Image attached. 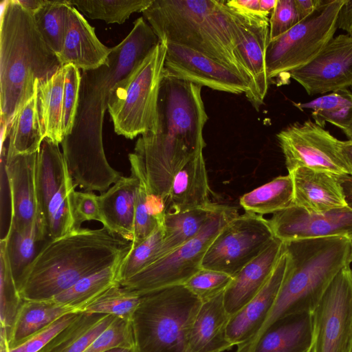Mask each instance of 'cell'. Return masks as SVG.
<instances>
[{"instance_id":"obj_23","label":"cell","mask_w":352,"mask_h":352,"mask_svg":"<svg viewBox=\"0 0 352 352\" xmlns=\"http://www.w3.org/2000/svg\"><path fill=\"white\" fill-rule=\"evenodd\" d=\"M223 293L201 302L190 329L186 352H223L234 346L227 329L230 319Z\"/></svg>"},{"instance_id":"obj_18","label":"cell","mask_w":352,"mask_h":352,"mask_svg":"<svg viewBox=\"0 0 352 352\" xmlns=\"http://www.w3.org/2000/svg\"><path fill=\"white\" fill-rule=\"evenodd\" d=\"M111 52V48L98 38L94 28L70 5L63 45L58 55L61 65L72 64L84 72L95 70L108 63Z\"/></svg>"},{"instance_id":"obj_53","label":"cell","mask_w":352,"mask_h":352,"mask_svg":"<svg viewBox=\"0 0 352 352\" xmlns=\"http://www.w3.org/2000/svg\"><path fill=\"white\" fill-rule=\"evenodd\" d=\"M18 3L32 14L43 8L47 0H17Z\"/></svg>"},{"instance_id":"obj_39","label":"cell","mask_w":352,"mask_h":352,"mask_svg":"<svg viewBox=\"0 0 352 352\" xmlns=\"http://www.w3.org/2000/svg\"><path fill=\"white\" fill-rule=\"evenodd\" d=\"M141 295L117 283L89 305L83 312L111 315L128 321L140 304Z\"/></svg>"},{"instance_id":"obj_4","label":"cell","mask_w":352,"mask_h":352,"mask_svg":"<svg viewBox=\"0 0 352 352\" xmlns=\"http://www.w3.org/2000/svg\"><path fill=\"white\" fill-rule=\"evenodd\" d=\"M61 67L34 15L17 0L4 1L0 28L1 130L10 126L18 109L32 96L36 81L51 78Z\"/></svg>"},{"instance_id":"obj_13","label":"cell","mask_w":352,"mask_h":352,"mask_svg":"<svg viewBox=\"0 0 352 352\" xmlns=\"http://www.w3.org/2000/svg\"><path fill=\"white\" fill-rule=\"evenodd\" d=\"M289 78L298 82L309 96L346 89L352 86V36L333 37L306 65L294 69Z\"/></svg>"},{"instance_id":"obj_31","label":"cell","mask_w":352,"mask_h":352,"mask_svg":"<svg viewBox=\"0 0 352 352\" xmlns=\"http://www.w3.org/2000/svg\"><path fill=\"white\" fill-rule=\"evenodd\" d=\"M219 206V204L212 203L186 211L166 212L164 236L160 258L196 236Z\"/></svg>"},{"instance_id":"obj_35","label":"cell","mask_w":352,"mask_h":352,"mask_svg":"<svg viewBox=\"0 0 352 352\" xmlns=\"http://www.w3.org/2000/svg\"><path fill=\"white\" fill-rule=\"evenodd\" d=\"M75 185L67 171L59 190L51 199L44 221L46 236L53 240L76 229L73 210Z\"/></svg>"},{"instance_id":"obj_32","label":"cell","mask_w":352,"mask_h":352,"mask_svg":"<svg viewBox=\"0 0 352 352\" xmlns=\"http://www.w3.org/2000/svg\"><path fill=\"white\" fill-rule=\"evenodd\" d=\"M294 203L293 182L289 174L278 176L240 197L245 212L259 215L274 214Z\"/></svg>"},{"instance_id":"obj_30","label":"cell","mask_w":352,"mask_h":352,"mask_svg":"<svg viewBox=\"0 0 352 352\" xmlns=\"http://www.w3.org/2000/svg\"><path fill=\"white\" fill-rule=\"evenodd\" d=\"M115 318L111 315L80 313L40 352H83Z\"/></svg>"},{"instance_id":"obj_27","label":"cell","mask_w":352,"mask_h":352,"mask_svg":"<svg viewBox=\"0 0 352 352\" xmlns=\"http://www.w3.org/2000/svg\"><path fill=\"white\" fill-rule=\"evenodd\" d=\"M311 334L310 314L288 317L269 328L250 352H309Z\"/></svg>"},{"instance_id":"obj_57","label":"cell","mask_w":352,"mask_h":352,"mask_svg":"<svg viewBox=\"0 0 352 352\" xmlns=\"http://www.w3.org/2000/svg\"><path fill=\"white\" fill-rule=\"evenodd\" d=\"M105 352H136L135 347L133 348H115Z\"/></svg>"},{"instance_id":"obj_59","label":"cell","mask_w":352,"mask_h":352,"mask_svg":"<svg viewBox=\"0 0 352 352\" xmlns=\"http://www.w3.org/2000/svg\"><path fill=\"white\" fill-rule=\"evenodd\" d=\"M309 352H310V350H309Z\"/></svg>"},{"instance_id":"obj_47","label":"cell","mask_w":352,"mask_h":352,"mask_svg":"<svg viewBox=\"0 0 352 352\" xmlns=\"http://www.w3.org/2000/svg\"><path fill=\"white\" fill-rule=\"evenodd\" d=\"M300 21L294 0H277L270 18L269 42L282 36Z\"/></svg>"},{"instance_id":"obj_3","label":"cell","mask_w":352,"mask_h":352,"mask_svg":"<svg viewBox=\"0 0 352 352\" xmlns=\"http://www.w3.org/2000/svg\"><path fill=\"white\" fill-rule=\"evenodd\" d=\"M131 241L104 228H80L50 240L21 277L23 300H49L78 280L122 261Z\"/></svg>"},{"instance_id":"obj_6","label":"cell","mask_w":352,"mask_h":352,"mask_svg":"<svg viewBox=\"0 0 352 352\" xmlns=\"http://www.w3.org/2000/svg\"><path fill=\"white\" fill-rule=\"evenodd\" d=\"M201 302L184 285L141 295L131 320L136 352H186Z\"/></svg>"},{"instance_id":"obj_56","label":"cell","mask_w":352,"mask_h":352,"mask_svg":"<svg viewBox=\"0 0 352 352\" xmlns=\"http://www.w3.org/2000/svg\"><path fill=\"white\" fill-rule=\"evenodd\" d=\"M351 91L352 94V86L351 87ZM341 130L347 136L349 140L352 139V114L348 122L343 126Z\"/></svg>"},{"instance_id":"obj_19","label":"cell","mask_w":352,"mask_h":352,"mask_svg":"<svg viewBox=\"0 0 352 352\" xmlns=\"http://www.w3.org/2000/svg\"><path fill=\"white\" fill-rule=\"evenodd\" d=\"M288 174L293 182V205L317 214L349 206L340 176L307 168H296Z\"/></svg>"},{"instance_id":"obj_28","label":"cell","mask_w":352,"mask_h":352,"mask_svg":"<svg viewBox=\"0 0 352 352\" xmlns=\"http://www.w3.org/2000/svg\"><path fill=\"white\" fill-rule=\"evenodd\" d=\"M70 313L76 312L51 299L23 300L8 336L9 349L19 345L36 332Z\"/></svg>"},{"instance_id":"obj_15","label":"cell","mask_w":352,"mask_h":352,"mask_svg":"<svg viewBox=\"0 0 352 352\" xmlns=\"http://www.w3.org/2000/svg\"><path fill=\"white\" fill-rule=\"evenodd\" d=\"M274 236L283 242L352 235V208L346 206L324 214L291 206L268 219Z\"/></svg>"},{"instance_id":"obj_21","label":"cell","mask_w":352,"mask_h":352,"mask_svg":"<svg viewBox=\"0 0 352 352\" xmlns=\"http://www.w3.org/2000/svg\"><path fill=\"white\" fill-rule=\"evenodd\" d=\"M284 250V242L275 237L261 254L233 277L223 293L224 305L230 316L241 310L259 292Z\"/></svg>"},{"instance_id":"obj_33","label":"cell","mask_w":352,"mask_h":352,"mask_svg":"<svg viewBox=\"0 0 352 352\" xmlns=\"http://www.w3.org/2000/svg\"><path fill=\"white\" fill-rule=\"evenodd\" d=\"M120 263L83 277L51 300L76 313H82L99 296L118 283L117 276Z\"/></svg>"},{"instance_id":"obj_2","label":"cell","mask_w":352,"mask_h":352,"mask_svg":"<svg viewBox=\"0 0 352 352\" xmlns=\"http://www.w3.org/2000/svg\"><path fill=\"white\" fill-rule=\"evenodd\" d=\"M159 41L184 46L219 62L250 86L252 77L238 47L239 25L224 0H153L142 12Z\"/></svg>"},{"instance_id":"obj_49","label":"cell","mask_w":352,"mask_h":352,"mask_svg":"<svg viewBox=\"0 0 352 352\" xmlns=\"http://www.w3.org/2000/svg\"><path fill=\"white\" fill-rule=\"evenodd\" d=\"M227 6L241 14L263 16L260 10L259 0L227 1Z\"/></svg>"},{"instance_id":"obj_44","label":"cell","mask_w":352,"mask_h":352,"mask_svg":"<svg viewBox=\"0 0 352 352\" xmlns=\"http://www.w3.org/2000/svg\"><path fill=\"white\" fill-rule=\"evenodd\" d=\"M232 279L226 273L201 268L184 285L203 302L224 292Z\"/></svg>"},{"instance_id":"obj_58","label":"cell","mask_w":352,"mask_h":352,"mask_svg":"<svg viewBox=\"0 0 352 352\" xmlns=\"http://www.w3.org/2000/svg\"><path fill=\"white\" fill-rule=\"evenodd\" d=\"M350 239V243H351V253H350V257H349V262L350 263H352V235L349 237Z\"/></svg>"},{"instance_id":"obj_55","label":"cell","mask_w":352,"mask_h":352,"mask_svg":"<svg viewBox=\"0 0 352 352\" xmlns=\"http://www.w3.org/2000/svg\"><path fill=\"white\" fill-rule=\"evenodd\" d=\"M0 352H9L8 336L3 331H0Z\"/></svg>"},{"instance_id":"obj_48","label":"cell","mask_w":352,"mask_h":352,"mask_svg":"<svg viewBox=\"0 0 352 352\" xmlns=\"http://www.w3.org/2000/svg\"><path fill=\"white\" fill-rule=\"evenodd\" d=\"M73 210L76 229L81 228L86 221L101 222L98 196L93 192L75 191L73 197Z\"/></svg>"},{"instance_id":"obj_8","label":"cell","mask_w":352,"mask_h":352,"mask_svg":"<svg viewBox=\"0 0 352 352\" xmlns=\"http://www.w3.org/2000/svg\"><path fill=\"white\" fill-rule=\"evenodd\" d=\"M345 0H323L309 16L278 38L268 42L265 63L269 82L287 76L312 60L334 37L337 19Z\"/></svg>"},{"instance_id":"obj_11","label":"cell","mask_w":352,"mask_h":352,"mask_svg":"<svg viewBox=\"0 0 352 352\" xmlns=\"http://www.w3.org/2000/svg\"><path fill=\"white\" fill-rule=\"evenodd\" d=\"M310 352H352V270L335 276L310 313Z\"/></svg>"},{"instance_id":"obj_37","label":"cell","mask_w":352,"mask_h":352,"mask_svg":"<svg viewBox=\"0 0 352 352\" xmlns=\"http://www.w3.org/2000/svg\"><path fill=\"white\" fill-rule=\"evenodd\" d=\"M69 2L91 19L122 24L131 14L144 11L153 0H70Z\"/></svg>"},{"instance_id":"obj_14","label":"cell","mask_w":352,"mask_h":352,"mask_svg":"<svg viewBox=\"0 0 352 352\" xmlns=\"http://www.w3.org/2000/svg\"><path fill=\"white\" fill-rule=\"evenodd\" d=\"M166 45L165 74L217 91L245 96L250 92V85L225 65L188 47Z\"/></svg>"},{"instance_id":"obj_17","label":"cell","mask_w":352,"mask_h":352,"mask_svg":"<svg viewBox=\"0 0 352 352\" xmlns=\"http://www.w3.org/2000/svg\"><path fill=\"white\" fill-rule=\"evenodd\" d=\"M234 12L239 25V50L254 82L252 94L248 100L258 111L270 84L265 63L270 36V19Z\"/></svg>"},{"instance_id":"obj_10","label":"cell","mask_w":352,"mask_h":352,"mask_svg":"<svg viewBox=\"0 0 352 352\" xmlns=\"http://www.w3.org/2000/svg\"><path fill=\"white\" fill-rule=\"evenodd\" d=\"M275 239L268 219L245 212L231 220L209 246L201 267L234 276Z\"/></svg>"},{"instance_id":"obj_12","label":"cell","mask_w":352,"mask_h":352,"mask_svg":"<svg viewBox=\"0 0 352 352\" xmlns=\"http://www.w3.org/2000/svg\"><path fill=\"white\" fill-rule=\"evenodd\" d=\"M277 139L288 173L299 168L350 175L341 151V141L311 120L282 129Z\"/></svg>"},{"instance_id":"obj_38","label":"cell","mask_w":352,"mask_h":352,"mask_svg":"<svg viewBox=\"0 0 352 352\" xmlns=\"http://www.w3.org/2000/svg\"><path fill=\"white\" fill-rule=\"evenodd\" d=\"M69 1H48L34 13L36 25L43 38L57 55L60 54L66 31Z\"/></svg>"},{"instance_id":"obj_40","label":"cell","mask_w":352,"mask_h":352,"mask_svg":"<svg viewBox=\"0 0 352 352\" xmlns=\"http://www.w3.org/2000/svg\"><path fill=\"white\" fill-rule=\"evenodd\" d=\"M23 301L10 267L6 241L1 240L0 323L1 331L8 336Z\"/></svg>"},{"instance_id":"obj_41","label":"cell","mask_w":352,"mask_h":352,"mask_svg":"<svg viewBox=\"0 0 352 352\" xmlns=\"http://www.w3.org/2000/svg\"><path fill=\"white\" fill-rule=\"evenodd\" d=\"M164 236V225H160L148 238L131 248L120 264L117 276L119 283L139 273L160 258Z\"/></svg>"},{"instance_id":"obj_29","label":"cell","mask_w":352,"mask_h":352,"mask_svg":"<svg viewBox=\"0 0 352 352\" xmlns=\"http://www.w3.org/2000/svg\"><path fill=\"white\" fill-rule=\"evenodd\" d=\"M65 68L62 66L51 78L37 81V107L45 138L62 143L63 96Z\"/></svg>"},{"instance_id":"obj_22","label":"cell","mask_w":352,"mask_h":352,"mask_svg":"<svg viewBox=\"0 0 352 352\" xmlns=\"http://www.w3.org/2000/svg\"><path fill=\"white\" fill-rule=\"evenodd\" d=\"M139 186L138 177L131 173L129 177L122 176L107 190L98 196L103 226L129 241L133 240Z\"/></svg>"},{"instance_id":"obj_50","label":"cell","mask_w":352,"mask_h":352,"mask_svg":"<svg viewBox=\"0 0 352 352\" xmlns=\"http://www.w3.org/2000/svg\"><path fill=\"white\" fill-rule=\"evenodd\" d=\"M337 28L341 29L352 36V0H345L340 10Z\"/></svg>"},{"instance_id":"obj_36","label":"cell","mask_w":352,"mask_h":352,"mask_svg":"<svg viewBox=\"0 0 352 352\" xmlns=\"http://www.w3.org/2000/svg\"><path fill=\"white\" fill-rule=\"evenodd\" d=\"M296 104L300 109H311L314 122L320 126L324 128L328 122L341 129L352 114V94L348 89H342Z\"/></svg>"},{"instance_id":"obj_34","label":"cell","mask_w":352,"mask_h":352,"mask_svg":"<svg viewBox=\"0 0 352 352\" xmlns=\"http://www.w3.org/2000/svg\"><path fill=\"white\" fill-rule=\"evenodd\" d=\"M45 236L43 226L38 218L30 230L18 232L10 228L1 239L6 241L8 256L16 285L25 270L37 254V243L45 239Z\"/></svg>"},{"instance_id":"obj_7","label":"cell","mask_w":352,"mask_h":352,"mask_svg":"<svg viewBox=\"0 0 352 352\" xmlns=\"http://www.w3.org/2000/svg\"><path fill=\"white\" fill-rule=\"evenodd\" d=\"M167 45L159 42L145 59L111 89L107 109L115 132L128 139L155 133Z\"/></svg>"},{"instance_id":"obj_1","label":"cell","mask_w":352,"mask_h":352,"mask_svg":"<svg viewBox=\"0 0 352 352\" xmlns=\"http://www.w3.org/2000/svg\"><path fill=\"white\" fill-rule=\"evenodd\" d=\"M202 86L164 73L157 104L155 133L137 140L130 163L141 172L149 193L166 202L177 173L203 153V129L208 116Z\"/></svg>"},{"instance_id":"obj_5","label":"cell","mask_w":352,"mask_h":352,"mask_svg":"<svg viewBox=\"0 0 352 352\" xmlns=\"http://www.w3.org/2000/svg\"><path fill=\"white\" fill-rule=\"evenodd\" d=\"M288 261L276 300L263 324L236 352H250L269 328L286 318L310 314L337 274L351 264L350 239L336 236L285 242Z\"/></svg>"},{"instance_id":"obj_42","label":"cell","mask_w":352,"mask_h":352,"mask_svg":"<svg viewBox=\"0 0 352 352\" xmlns=\"http://www.w3.org/2000/svg\"><path fill=\"white\" fill-rule=\"evenodd\" d=\"M64 68L62 132L65 138L72 133L74 127L79 104L82 77L79 69L74 65H65Z\"/></svg>"},{"instance_id":"obj_9","label":"cell","mask_w":352,"mask_h":352,"mask_svg":"<svg viewBox=\"0 0 352 352\" xmlns=\"http://www.w3.org/2000/svg\"><path fill=\"white\" fill-rule=\"evenodd\" d=\"M238 215L236 207L220 205L196 236L120 284L140 295L184 285L202 268L203 258L213 240Z\"/></svg>"},{"instance_id":"obj_54","label":"cell","mask_w":352,"mask_h":352,"mask_svg":"<svg viewBox=\"0 0 352 352\" xmlns=\"http://www.w3.org/2000/svg\"><path fill=\"white\" fill-rule=\"evenodd\" d=\"M276 1L277 0H259L260 10L263 16L268 17L275 8Z\"/></svg>"},{"instance_id":"obj_16","label":"cell","mask_w":352,"mask_h":352,"mask_svg":"<svg viewBox=\"0 0 352 352\" xmlns=\"http://www.w3.org/2000/svg\"><path fill=\"white\" fill-rule=\"evenodd\" d=\"M37 153L7 156L1 153L10 198L8 229L25 232L38 219L35 188Z\"/></svg>"},{"instance_id":"obj_45","label":"cell","mask_w":352,"mask_h":352,"mask_svg":"<svg viewBox=\"0 0 352 352\" xmlns=\"http://www.w3.org/2000/svg\"><path fill=\"white\" fill-rule=\"evenodd\" d=\"M131 321L116 317L83 352H105L115 348H133Z\"/></svg>"},{"instance_id":"obj_52","label":"cell","mask_w":352,"mask_h":352,"mask_svg":"<svg viewBox=\"0 0 352 352\" xmlns=\"http://www.w3.org/2000/svg\"><path fill=\"white\" fill-rule=\"evenodd\" d=\"M341 151L352 177V139L341 141Z\"/></svg>"},{"instance_id":"obj_25","label":"cell","mask_w":352,"mask_h":352,"mask_svg":"<svg viewBox=\"0 0 352 352\" xmlns=\"http://www.w3.org/2000/svg\"><path fill=\"white\" fill-rule=\"evenodd\" d=\"M37 81L32 96L18 109L10 126L1 131V144L6 145L1 146V153L7 156L37 153L45 138L37 107Z\"/></svg>"},{"instance_id":"obj_24","label":"cell","mask_w":352,"mask_h":352,"mask_svg":"<svg viewBox=\"0 0 352 352\" xmlns=\"http://www.w3.org/2000/svg\"><path fill=\"white\" fill-rule=\"evenodd\" d=\"M210 188L203 153L189 161L175 175L168 194L166 212H183L211 204Z\"/></svg>"},{"instance_id":"obj_20","label":"cell","mask_w":352,"mask_h":352,"mask_svg":"<svg viewBox=\"0 0 352 352\" xmlns=\"http://www.w3.org/2000/svg\"><path fill=\"white\" fill-rule=\"evenodd\" d=\"M287 261V255L284 250L259 292L241 310L230 316L227 336L233 346H239L250 340L263 324L282 285Z\"/></svg>"},{"instance_id":"obj_43","label":"cell","mask_w":352,"mask_h":352,"mask_svg":"<svg viewBox=\"0 0 352 352\" xmlns=\"http://www.w3.org/2000/svg\"><path fill=\"white\" fill-rule=\"evenodd\" d=\"M131 171L140 180V186L136 199L133 240L131 248L135 247L148 238L161 224L149 212L146 205L148 188L141 172L131 165Z\"/></svg>"},{"instance_id":"obj_26","label":"cell","mask_w":352,"mask_h":352,"mask_svg":"<svg viewBox=\"0 0 352 352\" xmlns=\"http://www.w3.org/2000/svg\"><path fill=\"white\" fill-rule=\"evenodd\" d=\"M58 145L45 138L37 153L35 188L38 218L43 228L49 204L61 187L68 171Z\"/></svg>"},{"instance_id":"obj_51","label":"cell","mask_w":352,"mask_h":352,"mask_svg":"<svg viewBox=\"0 0 352 352\" xmlns=\"http://www.w3.org/2000/svg\"><path fill=\"white\" fill-rule=\"evenodd\" d=\"M300 20L311 15L322 3L323 0H294Z\"/></svg>"},{"instance_id":"obj_46","label":"cell","mask_w":352,"mask_h":352,"mask_svg":"<svg viewBox=\"0 0 352 352\" xmlns=\"http://www.w3.org/2000/svg\"><path fill=\"white\" fill-rule=\"evenodd\" d=\"M80 313L61 316L48 326L36 332L9 352H40L54 338L71 324Z\"/></svg>"}]
</instances>
